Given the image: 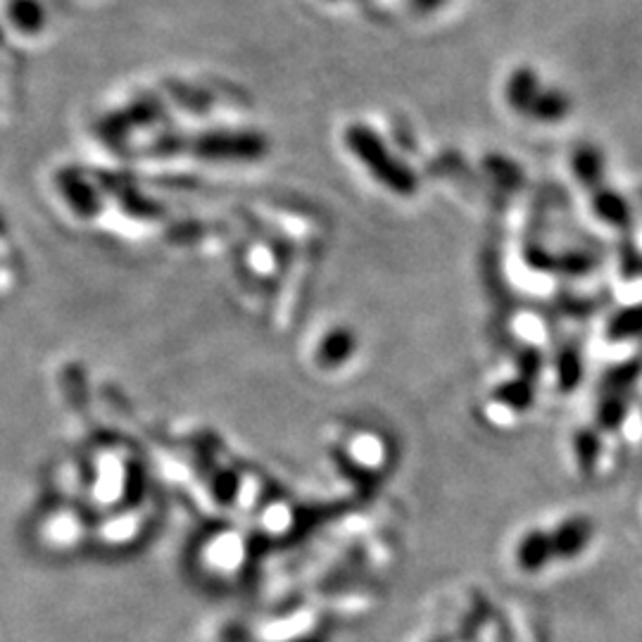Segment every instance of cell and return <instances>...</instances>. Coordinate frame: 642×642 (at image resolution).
<instances>
[{
    "label": "cell",
    "mask_w": 642,
    "mask_h": 642,
    "mask_svg": "<svg viewBox=\"0 0 642 642\" xmlns=\"http://www.w3.org/2000/svg\"><path fill=\"white\" fill-rule=\"evenodd\" d=\"M58 186H60V191H62L67 203H70L79 214H86V217H88V214L96 212L98 198H96V193H93L91 186L82 177H79L76 171H70V169L60 171L58 174Z\"/></svg>",
    "instance_id": "cell-2"
},
{
    "label": "cell",
    "mask_w": 642,
    "mask_h": 642,
    "mask_svg": "<svg viewBox=\"0 0 642 642\" xmlns=\"http://www.w3.org/2000/svg\"><path fill=\"white\" fill-rule=\"evenodd\" d=\"M347 148L355 151V155L362 159V163L377 174V179L393 189L397 193H409L414 191V174L397 163V159L385 151L383 141L377 136V133L365 129V127H350L345 133Z\"/></svg>",
    "instance_id": "cell-1"
},
{
    "label": "cell",
    "mask_w": 642,
    "mask_h": 642,
    "mask_svg": "<svg viewBox=\"0 0 642 642\" xmlns=\"http://www.w3.org/2000/svg\"><path fill=\"white\" fill-rule=\"evenodd\" d=\"M10 22L24 34H38L44 29L46 15L36 0H15L10 5Z\"/></svg>",
    "instance_id": "cell-4"
},
{
    "label": "cell",
    "mask_w": 642,
    "mask_h": 642,
    "mask_svg": "<svg viewBox=\"0 0 642 642\" xmlns=\"http://www.w3.org/2000/svg\"><path fill=\"white\" fill-rule=\"evenodd\" d=\"M573 169H576L583 183L595 186L602 179V155L591 145H585V148L573 155Z\"/></svg>",
    "instance_id": "cell-7"
},
{
    "label": "cell",
    "mask_w": 642,
    "mask_h": 642,
    "mask_svg": "<svg viewBox=\"0 0 642 642\" xmlns=\"http://www.w3.org/2000/svg\"><path fill=\"white\" fill-rule=\"evenodd\" d=\"M436 3H440V0H419V5H421V8H431V5H436Z\"/></svg>",
    "instance_id": "cell-8"
},
{
    "label": "cell",
    "mask_w": 642,
    "mask_h": 642,
    "mask_svg": "<svg viewBox=\"0 0 642 642\" xmlns=\"http://www.w3.org/2000/svg\"><path fill=\"white\" fill-rule=\"evenodd\" d=\"M540 96V82L528 67H521L512 76L510 84H507V100L514 107L516 112H531L533 103Z\"/></svg>",
    "instance_id": "cell-3"
},
{
    "label": "cell",
    "mask_w": 642,
    "mask_h": 642,
    "mask_svg": "<svg viewBox=\"0 0 642 642\" xmlns=\"http://www.w3.org/2000/svg\"><path fill=\"white\" fill-rule=\"evenodd\" d=\"M593 203L602 222L614 224V226H623L628 222V205L623 203L621 195L611 191H599Z\"/></svg>",
    "instance_id": "cell-6"
},
{
    "label": "cell",
    "mask_w": 642,
    "mask_h": 642,
    "mask_svg": "<svg viewBox=\"0 0 642 642\" xmlns=\"http://www.w3.org/2000/svg\"><path fill=\"white\" fill-rule=\"evenodd\" d=\"M569 112V98L559 91H540L538 100L533 103L531 112L535 119H543V122H557V119L567 117Z\"/></svg>",
    "instance_id": "cell-5"
}]
</instances>
